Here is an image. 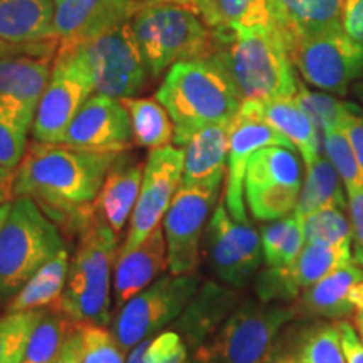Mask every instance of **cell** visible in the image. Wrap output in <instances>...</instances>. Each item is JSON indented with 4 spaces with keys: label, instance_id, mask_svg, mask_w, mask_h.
I'll list each match as a JSON object with an SVG mask.
<instances>
[{
    "label": "cell",
    "instance_id": "cell-54",
    "mask_svg": "<svg viewBox=\"0 0 363 363\" xmlns=\"http://www.w3.org/2000/svg\"><path fill=\"white\" fill-rule=\"evenodd\" d=\"M11 207H12V202L2 203V206H0V227H2L4 222H6L9 212H11Z\"/></svg>",
    "mask_w": 363,
    "mask_h": 363
},
{
    "label": "cell",
    "instance_id": "cell-20",
    "mask_svg": "<svg viewBox=\"0 0 363 363\" xmlns=\"http://www.w3.org/2000/svg\"><path fill=\"white\" fill-rule=\"evenodd\" d=\"M167 269L169 254L162 225H158L133 251H118L113 271V301L116 310L163 276Z\"/></svg>",
    "mask_w": 363,
    "mask_h": 363
},
{
    "label": "cell",
    "instance_id": "cell-31",
    "mask_svg": "<svg viewBox=\"0 0 363 363\" xmlns=\"http://www.w3.org/2000/svg\"><path fill=\"white\" fill-rule=\"evenodd\" d=\"M199 13L212 33H229L272 22L267 0H197Z\"/></svg>",
    "mask_w": 363,
    "mask_h": 363
},
{
    "label": "cell",
    "instance_id": "cell-39",
    "mask_svg": "<svg viewBox=\"0 0 363 363\" xmlns=\"http://www.w3.org/2000/svg\"><path fill=\"white\" fill-rule=\"evenodd\" d=\"M81 363H126V352L104 326H83Z\"/></svg>",
    "mask_w": 363,
    "mask_h": 363
},
{
    "label": "cell",
    "instance_id": "cell-18",
    "mask_svg": "<svg viewBox=\"0 0 363 363\" xmlns=\"http://www.w3.org/2000/svg\"><path fill=\"white\" fill-rule=\"evenodd\" d=\"M145 6L138 0H54L59 48H79L126 24Z\"/></svg>",
    "mask_w": 363,
    "mask_h": 363
},
{
    "label": "cell",
    "instance_id": "cell-38",
    "mask_svg": "<svg viewBox=\"0 0 363 363\" xmlns=\"http://www.w3.org/2000/svg\"><path fill=\"white\" fill-rule=\"evenodd\" d=\"M294 99L310 115L311 120L315 121L320 135L323 130L342 126V118L345 115V110H347V101H340V99L325 93H315V91L306 89L301 84H299Z\"/></svg>",
    "mask_w": 363,
    "mask_h": 363
},
{
    "label": "cell",
    "instance_id": "cell-5",
    "mask_svg": "<svg viewBox=\"0 0 363 363\" xmlns=\"http://www.w3.org/2000/svg\"><path fill=\"white\" fill-rule=\"evenodd\" d=\"M130 26L152 78L162 76L175 62L207 59L214 51L208 26L197 12L179 4H145Z\"/></svg>",
    "mask_w": 363,
    "mask_h": 363
},
{
    "label": "cell",
    "instance_id": "cell-7",
    "mask_svg": "<svg viewBox=\"0 0 363 363\" xmlns=\"http://www.w3.org/2000/svg\"><path fill=\"white\" fill-rule=\"evenodd\" d=\"M296 308L247 301L235 308L216 335L192 355L207 363H267L278 333Z\"/></svg>",
    "mask_w": 363,
    "mask_h": 363
},
{
    "label": "cell",
    "instance_id": "cell-13",
    "mask_svg": "<svg viewBox=\"0 0 363 363\" xmlns=\"http://www.w3.org/2000/svg\"><path fill=\"white\" fill-rule=\"evenodd\" d=\"M81 49L96 93L116 99L133 98L147 84L150 71L130 22L89 40Z\"/></svg>",
    "mask_w": 363,
    "mask_h": 363
},
{
    "label": "cell",
    "instance_id": "cell-26",
    "mask_svg": "<svg viewBox=\"0 0 363 363\" xmlns=\"http://www.w3.org/2000/svg\"><path fill=\"white\" fill-rule=\"evenodd\" d=\"M0 38L12 44L59 43L54 0H0Z\"/></svg>",
    "mask_w": 363,
    "mask_h": 363
},
{
    "label": "cell",
    "instance_id": "cell-45",
    "mask_svg": "<svg viewBox=\"0 0 363 363\" xmlns=\"http://www.w3.org/2000/svg\"><path fill=\"white\" fill-rule=\"evenodd\" d=\"M337 326L340 330V338H342L345 360L347 363H363V342L360 335L357 333L355 326L343 320H340Z\"/></svg>",
    "mask_w": 363,
    "mask_h": 363
},
{
    "label": "cell",
    "instance_id": "cell-14",
    "mask_svg": "<svg viewBox=\"0 0 363 363\" xmlns=\"http://www.w3.org/2000/svg\"><path fill=\"white\" fill-rule=\"evenodd\" d=\"M201 247L208 269L233 288H242L264 261L261 235L249 222L234 220L224 202L208 219Z\"/></svg>",
    "mask_w": 363,
    "mask_h": 363
},
{
    "label": "cell",
    "instance_id": "cell-49",
    "mask_svg": "<svg viewBox=\"0 0 363 363\" xmlns=\"http://www.w3.org/2000/svg\"><path fill=\"white\" fill-rule=\"evenodd\" d=\"M142 4H179V6H184L190 9V11L199 13V2L197 0H138ZM201 16V13H199Z\"/></svg>",
    "mask_w": 363,
    "mask_h": 363
},
{
    "label": "cell",
    "instance_id": "cell-43",
    "mask_svg": "<svg viewBox=\"0 0 363 363\" xmlns=\"http://www.w3.org/2000/svg\"><path fill=\"white\" fill-rule=\"evenodd\" d=\"M348 211L352 222L353 261L363 267V189L348 194Z\"/></svg>",
    "mask_w": 363,
    "mask_h": 363
},
{
    "label": "cell",
    "instance_id": "cell-12",
    "mask_svg": "<svg viewBox=\"0 0 363 363\" xmlns=\"http://www.w3.org/2000/svg\"><path fill=\"white\" fill-rule=\"evenodd\" d=\"M222 182L224 177L195 185H180L177 190L163 217L170 274H187L197 267L203 230L219 199Z\"/></svg>",
    "mask_w": 363,
    "mask_h": 363
},
{
    "label": "cell",
    "instance_id": "cell-34",
    "mask_svg": "<svg viewBox=\"0 0 363 363\" xmlns=\"http://www.w3.org/2000/svg\"><path fill=\"white\" fill-rule=\"evenodd\" d=\"M45 311L6 313L0 316V363H22L30 335Z\"/></svg>",
    "mask_w": 363,
    "mask_h": 363
},
{
    "label": "cell",
    "instance_id": "cell-8",
    "mask_svg": "<svg viewBox=\"0 0 363 363\" xmlns=\"http://www.w3.org/2000/svg\"><path fill=\"white\" fill-rule=\"evenodd\" d=\"M201 286V274H163L116 311L111 333L128 353L174 323Z\"/></svg>",
    "mask_w": 363,
    "mask_h": 363
},
{
    "label": "cell",
    "instance_id": "cell-29",
    "mask_svg": "<svg viewBox=\"0 0 363 363\" xmlns=\"http://www.w3.org/2000/svg\"><path fill=\"white\" fill-rule=\"evenodd\" d=\"M306 169L308 174L305 185H303L301 194H299L296 208H294L293 214L303 220L305 217L323 207L335 206L347 211L348 202L343 195V182L326 155L318 157L316 162L306 167Z\"/></svg>",
    "mask_w": 363,
    "mask_h": 363
},
{
    "label": "cell",
    "instance_id": "cell-25",
    "mask_svg": "<svg viewBox=\"0 0 363 363\" xmlns=\"http://www.w3.org/2000/svg\"><path fill=\"white\" fill-rule=\"evenodd\" d=\"M234 121V120H233ZM230 123H214L199 130L184 145V175L180 185H195L227 174Z\"/></svg>",
    "mask_w": 363,
    "mask_h": 363
},
{
    "label": "cell",
    "instance_id": "cell-40",
    "mask_svg": "<svg viewBox=\"0 0 363 363\" xmlns=\"http://www.w3.org/2000/svg\"><path fill=\"white\" fill-rule=\"evenodd\" d=\"M190 357L184 338L174 330L148 338L145 348V363H189Z\"/></svg>",
    "mask_w": 363,
    "mask_h": 363
},
{
    "label": "cell",
    "instance_id": "cell-55",
    "mask_svg": "<svg viewBox=\"0 0 363 363\" xmlns=\"http://www.w3.org/2000/svg\"><path fill=\"white\" fill-rule=\"evenodd\" d=\"M189 363H207V362H206V360H202L201 357H197V355H192V357H190Z\"/></svg>",
    "mask_w": 363,
    "mask_h": 363
},
{
    "label": "cell",
    "instance_id": "cell-16",
    "mask_svg": "<svg viewBox=\"0 0 363 363\" xmlns=\"http://www.w3.org/2000/svg\"><path fill=\"white\" fill-rule=\"evenodd\" d=\"M62 143L91 152H128L135 143L130 113L121 99L91 94L71 121Z\"/></svg>",
    "mask_w": 363,
    "mask_h": 363
},
{
    "label": "cell",
    "instance_id": "cell-4",
    "mask_svg": "<svg viewBox=\"0 0 363 363\" xmlns=\"http://www.w3.org/2000/svg\"><path fill=\"white\" fill-rule=\"evenodd\" d=\"M116 252L118 235L93 217L78 235L62 294V313L79 328L110 323L111 267Z\"/></svg>",
    "mask_w": 363,
    "mask_h": 363
},
{
    "label": "cell",
    "instance_id": "cell-36",
    "mask_svg": "<svg viewBox=\"0 0 363 363\" xmlns=\"http://www.w3.org/2000/svg\"><path fill=\"white\" fill-rule=\"evenodd\" d=\"M305 242L352 244V222L342 207H323L303 219Z\"/></svg>",
    "mask_w": 363,
    "mask_h": 363
},
{
    "label": "cell",
    "instance_id": "cell-1",
    "mask_svg": "<svg viewBox=\"0 0 363 363\" xmlns=\"http://www.w3.org/2000/svg\"><path fill=\"white\" fill-rule=\"evenodd\" d=\"M116 157L34 140L13 174V199H33L62 233L79 235L93 220L94 202Z\"/></svg>",
    "mask_w": 363,
    "mask_h": 363
},
{
    "label": "cell",
    "instance_id": "cell-28",
    "mask_svg": "<svg viewBox=\"0 0 363 363\" xmlns=\"http://www.w3.org/2000/svg\"><path fill=\"white\" fill-rule=\"evenodd\" d=\"M71 257L66 247H62L51 261L13 294L7 305V313L21 311H52L62 313V294H65L67 272Z\"/></svg>",
    "mask_w": 363,
    "mask_h": 363
},
{
    "label": "cell",
    "instance_id": "cell-32",
    "mask_svg": "<svg viewBox=\"0 0 363 363\" xmlns=\"http://www.w3.org/2000/svg\"><path fill=\"white\" fill-rule=\"evenodd\" d=\"M35 113L0 98V167L16 170L24 158Z\"/></svg>",
    "mask_w": 363,
    "mask_h": 363
},
{
    "label": "cell",
    "instance_id": "cell-23",
    "mask_svg": "<svg viewBox=\"0 0 363 363\" xmlns=\"http://www.w3.org/2000/svg\"><path fill=\"white\" fill-rule=\"evenodd\" d=\"M345 0H267L276 27L286 45L321 30L342 27Z\"/></svg>",
    "mask_w": 363,
    "mask_h": 363
},
{
    "label": "cell",
    "instance_id": "cell-22",
    "mask_svg": "<svg viewBox=\"0 0 363 363\" xmlns=\"http://www.w3.org/2000/svg\"><path fill=\"white\" fill-rule=\"evenodd\" d=\"M145 165L126 152L118 153L104 177L103 187L94 202V217L116 235L121 234L128 217L133 214L142 187Z\"/></svg>",
    "mask_w": 363,
    "mask_h": 363
},
{
    "label": "cell",
    "instance_id": "cell-33",
    "mask_svg": "<svg viewBox=\"0 0 363 363\" xmlns=\"http://www.w3.org/2000/svg\"><path fill=\"white\" fill-rule=\"evenodd\" d=\"M78 325L65 313L45 311L30 335L22 363H57L69 335Z\"/></svg>",
    "mask_w": 363,
    "mask_h": 363
},
{
    "label": "cell",
    "instance_id": "cell-17",
    "mask_svg": "<svg viewBox=\"0 0 363 363\" xmlns=\"http://www.w3.org/2000/svg\"><path fill=\"white\" fill-rule=\"evenodd\" d=\"M272 145L294 148L279 131H276L261 116L246 110L240 104L238 116L234 118L233 128H230L224 190V203L234 220L247 222L246 206H244V179H246L249 160L257 150L272 147Z\"/></svg>",
    "mask_w": 363,
    "mask_h": 363
},
{
    "label": "cell",
    "instance_id": "cell-44",
    "mask_svg": "<svg viewBox=\"0 0 363 363\" xmlns=\"http://www.w3.org/2000/svg\"><path fill=\"white\" fill-rule=\"evenodd\" d=\"M342 27L352 39L363 45V0H345Z\"/></svg>",
    "mask_w": 363,
    "mask_h": 363
},
{
    "label": "cell",
    "instance_id": "cell-37",
    "mask_svg": "<svg viewBox=\"0 0 363 363\" xmlns=\"http://www.w3.org/2000/svg\"><path fill=\"white\" fill-rule=\"evenodd\" d=\"M296 358L299 363H347L337 323L308 330L299 342Z\"/></svg>",
    "mask_w": 363,
    "mask_h": 363
},
{
    "label": "cell",
    "instance_id": "cell-3",
    "mask_svg": "<svg viewBox=\"0 0 363 363\" xmlns=\"http://www.w3.org/2000/svg\"><path fill=\"white\" fill-rule=\"evenodd\" d=\"M155 98L174 121V143L180 148L208 125L230 123L240 108L234 86L212 59L175 62Z\"/></svg>",
    "mask_w": 363,
    "mask_h": 363
},
{
    "label": "cell",
    "instance_id": "cell-11",
    "mask_svg": "<svg viewBox=\"0 0 363 363\" xmlns=\"http://www.w3.org/2000/svg\"><path fill=\"white\" fill-rule=\"evenodd\" d=\"M301 165L294 148L264 147L249 160L244 197L257 220H276L296 208L301 194Z\"/></svg>",
    "mask_w": 363,
    "mask_h": 363
},
{
    "label": "cell",
    "instance_id": "cell-2",
    "mask_svg": "<svg viewBox=\"0 0 363 363\" xmlns=\"http://www.w3.org/2000/svg\"><path fill=\"white\" fill-rule=\"evenodd\" d=\"M211 57L224 71L242 101L294 98L299 83L283 34L274 22L229 33H212Z\"/></svg>",
    "mask_w": 363,
    "mask_h": 363
},
{
    "label": "cell",
    "instance_id": "cell-10",
    "mask_svg": "<svg viewBox=\"0 0 363 363\" xmlns=\"http://www.w3.org/2000/svg\"><path fill=\"white\" fill-rule=\"evenodd\" d=\"M289 56L308 84L345 96L363 76V45L343 27L305 35L289 45Z\"/></svg>",
    "mask_w": 363,
    "mask_h": 363
},
{
    "label": "cell",
    "instance_id": "cell-47",
    "mask_svg": "<svg viewBox=\"0 0 363 363\" xmlns=\"http://www.w3.org/2000/svg\"><path fill=\"white\" fill-rule=\"evenodd\" d=\"M81 358H83V335L81 328H76L67 338L57 363H81Z\"/></svg>",
    "mask_w": 363,
    "mask_h": 363
},
{
    "label": "cell",
    "instance_id": "cell-35",
    "mask_svg": "<svg viewBox=\"0 0 363 363\" xmlns=\"http://www.w3.org/2000/svg\"><path fill=\"white\" fill-rule=\"evenodd\" d=\"M321 143H323L325 155L338 172L340 179L347 194H355L363 189V172L360 163L357 160L347 135L343 133L342 126L328 128L321 131Z\"/></svg>",
    "mask_w": 363,
    "mask_h": 363
},
{
    "label": "cell",
    "instance_id": "cell-24",
    "mask_svg": "<svg viewBox=\"0 0 363 363\" xmlns=\"http://www.w3.org/2000/svg\"><path fill=\"white\" fill-rule=\"evenodd\" d=\"M240 104L246 110L261 116L276 131H279L301 153L306 167L313 165L320 157V131H318L315 121L299 106L294 98L271 99V101H242Z\"/></svg>",
    "mask_w": 363,
    "mask_h": 363
},
{
    "label": "cell",
    "instance_id": "cell-50",
    "mask_svg": "<svg viewBox=\"0 0 363 363\" xmlns=\"http://www.w3.org/2000/svg\"><path fill=\"white\" fill-rule=\"evenodd\" d=\"M147 340H143L142 343H138L130 350V357L126 363H145V348H147Z\"/></svg>",
    "mask_w": 363,
    "mask_h": 363
},
{
    "label": "cell",
    "instance_id": "cell-15",
    "mask_svg": "<svg viewBox=\"0 0 363 363\" xmlns=\"http://www.w3.org/2000/svg\"><path fill=\"white\" fill-rule=\"evenodd\" d=\"M182 175H184V148L165 145L150 150L138 201L130 217L128 234L123 246L118 251H133L160 225L180 187Z\"/></svg>",
    "mask_w": 363,
    "mask_h": 363
},
{
    "label": "cell",
    "instance_id": "cell-46",
    "mask_svg": "<svg viewBox=\"0 0 363 363\" xmlns=\"http://www.w3.org/2000/svg\"><path fill=\"white\" fill-rule=\"evenodd\" d=\"M59 49V43L48 44H12L9 40L0 38V59L11 56H56Z\"/></svg>",
    "mask_w": 363,
    "mask_h": 363
},
{
    "label": "cell",
    "instance_id": "cell-9",
    "mask_svg": "<svg viewBox=\"0 0 363 363\" xmlns=\"http://www.w3.org/2000/svg\"><path fill=\"white\" fill-rule=\"evenodd\" d=\"M94 83L79 48H59L51 79L35 110L30 135L35 142L62 143L76 113L94 94Z\"/></svg>",
    "mask_w": 363,
    "mask_h": 363
},
{
    "label": "cell",
    "instance_id": "cell-6",
    "mask_svg": "<svg viewBox=\"0 0 363 363\" xmlns=\"http://www.w3.org/2000/svg\"><path fill=\"white\" fill-rule=\"evenodd\" d=\"M65 247L61 229L29 197L12 201L0 227V303L13 294Z\"/></svg>",
    "mask_w": 363,
    "mask_h": 363
},
{
    "label": "cell",
    "instance_id": "cell-42",
    "mask_svg": "<svg viewBox=\"0 0 363 363\" xmlns=\"http://www.w3.org/2000/svg\"><path fill=\"white\" fill-rule=\"evenodd\" d=\"M342 130L347 135L363 172V113L358 104L347 103V110L342 118Z\"/></svg>",
    "mask_w": 363,
    "mask_h": 363
},
{
    "label": "cell",
    "instance_id": "cell-41",
    "mask_svg": "<svg viewBox=\"0 0 363 363\" xmlns=\"http://www.w3.org/2000/svg\"><path fill=\"white\" fill-rule=\"evenodd\" d=\"M291 224H293V216H286V217H281V219L272 220L271 224L262 227L261 244H262V254H264V262L267 266H274L276 261H278L281 247H283L286 235H288Z\"/></svg>",
    "mask_w": 363,
    "mask_h": 363
},
{
    "label": "cell",
    "instance_id": "cell-21",
    "mask_svg": "<svg viewBox=\"0 0 363 363\" xmlns=\"http://www.w3.org/2000/svg\"><path fill=\"white\" fill-rule=\"evenodd\" d=\"M299 306L306 315L343 320L363 310V267L355 261L330 272L301 293Z\"/></svg>",
    "mask_w": 363,
    "mask_h": 363
},
{
    "label": "cell",
    "instance_id": "cell-52",
    "mask_svg": "<svg viewBox=\"0 0 363 363\" xmlns=\"http://www.w3.org/2000/svg\"><path fill=\"white\" fill-rule=\"evenodd\" d=\"M267 363H299L296 355H291V353H283V355L271 357Z\"/></svg>",
    "mask_w": 363,
    "mask_h": 363
},
{
    "label": "cell",
    "instance_id": "cell-27",
    "mask_svg": "<svg viewBox=\"0 0 363 363\" xmlns=\"http://www.w3.org/2000/svg\"><path fill=\"white\" fill-rule=\"evenodd\" d=\"M56 56H11L0 59V98L35 113L52 72Z\"/></svg>",
    "mask_w": 363,
    "mask_h": 363
},
{
    "label": "cell",
    "instance_id": "cell-19",
    "mask_svg": "<svg viewBox=\"0 0 363 363\" xmlns=\"http://www.w3.org/2000/svg\"><path fill=\"white\" fill-rule=\"evenodd\" d=\"M238 303L239 294L235 289L207 281L199 286L185 310L172 323V330L184 338L192 355L214 337L216 331L238 308Z\"/></svg>",
    "mask_w": 363,
    "mask_h": 363
},
{
    "label": "cell",
    "instance_id": "cell-53",
    "mask_svg": "<svg viewBox=\"0 0 363 363\" xmlns=\"http://www.w3.org/2000/svg\"><path fill=\"white\" fill-rule=\"evenodd\" d=\"M353 323H355V330L357 333L360 335L362 342H363V310L358 311L355 316H353Z\"/></svg>",
    "mask_w": 363,
    "mask_h": 363
},
{
    "label": "cell",
    "instance_id": "cell-30",
    "mask_svg": "<svg viewBox=\"0 0 363 363\" xmlns=\"http://www.w3.org/2000/svg\"><path fill=\"white\" fill-rule=\"evenodd\" d=\"M133 128V142L138 147L155 150L174 142V121L165 106L152 98H123Z\"/></svg>",
    "mask_w": 363,
    "mask_h": 363
},
{
    "label": "cell",
    "instance_id": "cell-51",
    "mask_svg": "<svg viewBox=\"0 0 363 363\" xmlns=\"http://www.w3.org/2000/svg\"><path fill=\"white\" fill-rule=\"evenodd\" d=\"M350 91H352L353 98L357 99L358 106H360V110H362V113H363V76H362L360 79H357L355 83L352 84Z\"/></svg>",
    "mask_w": 363,
    "mask_h": 363
},
{
    "label": "cell",
    "instance_id": "cell-48",
    "mask_svg": "<svg viewBox=\"0 0 363 363\" xmlns=\"http://www.w3.org/2000/svg\"><path fill=\"white\" fill-rule=\"evenodd\" d=\"M13 174L16 170L0 167V206L12 202L13 199Z\"/></svg>",
    "mask_w": 363,
    "mask_h": 363
}]
</instances>
